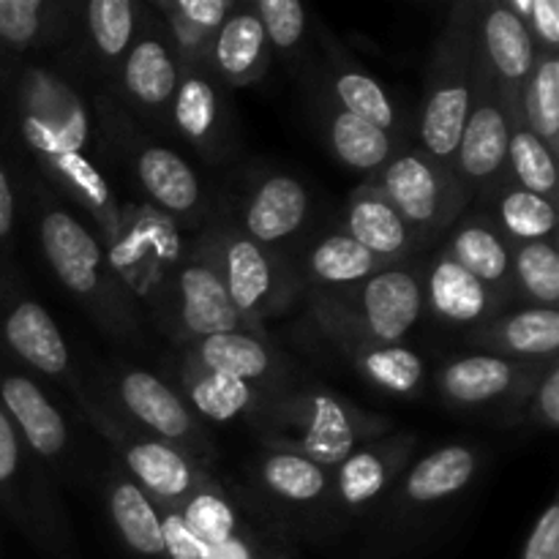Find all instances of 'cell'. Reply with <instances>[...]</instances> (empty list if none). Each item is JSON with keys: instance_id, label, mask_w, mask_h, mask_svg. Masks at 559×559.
<instances>
[{"instance_id": "1", "label": "cell", "mask_w": 559, "mask_h": 559, "mask_svg": "<svg viewBox=\"0 0 559 559\" xmlns=\"http://www.w3.org/2000/svg\"><path fill=\"white\" fill-rule=\"evenodd\" d=\"M254 426L262 448L298 453L328 473L360 445L393 431L391 420L366 413L342 393L298 382L273 396Z\"/></svg>"}, {"instance_id": "2", "label": "cell", "mask_w": 559, "mask_h": 559, "mask_svg": "<svg viewBox=\"0 0 559 559\" xmlns=\"http://www.w3.org/2000/svg\"><path fill=\"white\" fill-rule=\"evenodd\" d=\"M38 246L60 287L109 336L129 338L140 328V309L109 267L102 240L47 194L38 207Z\"/></svg>"}, {"instance_id": "3", "label": "cell", "mask_w": 559, "mask_h": 559, "mask_svg": "<svg viewBox=\"0 0 559 559\" xmlns=\"http://www.w3.org/2000/svg\"><path fill=\"white\" fill-rule=\"evenodd\" d=\"M478 71L480 63L473 33V3H462L456 5L445 33L437 41L418 118L420 147L437 162L451 164V167L464 123H467L469 109H473Z\"/></svg>"}, {"instance_id": "4", "label": "cell", "mask_w": 559, "mask_h": 559, "mask_svg": "<svg viewBox=\"0 0 559 559\" xmlns=\"http://www.w3.org/2000/svg\"><path fill=\"white\" fill-rule=\"evenodd\" d=\"M309 304L322 331L404 344L426 311L424 278L418 267L388 265L347 293H309Z\"/></svg>"}, {"instance_id": "5", "label": "cell", "mask_w": 559, "mask_h": 559, "mask_svg": "<svg viewBox=\"0 0 559 559\" xmlns=\"http://www.w3.org/2000/svg\"><path fill=\"white\" fill-rule=\"evenodd\" d=\"M260 506L257 516L284 540L322 538L338 530L331 506V473L289 451L265 448L251 478Z\"/></svg>"}, {"instance_id": "6", "label": "cell", "mask_w": 559, "mask_h": 559, "mask_svg": "<svg viewBox=\"0 0 559 559\" xmlns=\"http://www.w3.org/2000/svg\"><path fill=\"white\" fill-rule=\"evenodd\" d=\"M484 464V453L469 442H451V445L435 448L424 459L409 464L402 478L396 480L385 500L380 502L382 538L396 535L407 538L413 530H424L435 522L440 513L451 511L453 502L475 484Z\"/></svg>"}, {"instance_id": "7", "label": "cell", "mask_w": 559, "mask_h": 559, "mask_svg": "<svg viewBox=\"0 0 559 559\" xmlns=\"http://www.w3.org/2000/svg\"><path fill=\"white\" fill-rule=\"evenodd\" d=\"M369 183L382 191L424 243L448 233L469 205V194L451 164L437 162L424 147L399 145Z\"/></svg>"}, {"instance_id": "8", "label": "cell", "mask_w": 559, "mask_h": 559, "mask_svg": "<svg viewBox=\"0 0 559 559\" xmlns=\"http://www.w3.org/2000/svg\"><path fill=\"white\" fill-rule=\"evenodd\" d=\"M153 311L162 317L167 325L164 331L173 333L178 344L200 342L218 333L257 331L235 311L207 235L189 246Z\"/></svg>"}, {"instance_id": "9", "label": "cell", "mask_w": 559, "mask_h": 559, "mask_svg": "<svg viewBox=\"0 0 559 559\" xmlns=\"http://www.w3.org/2000/svg\"><path fill=\"white\" fill-rule=\"evenodd\" d=\"M102 246L109 267L136 306H156L189 251L178 224L151 205L120 207L118 224L104 235Z\"/></svg>"}, {"instance_id": "10", "label": "cell", "mask_w": 559, "mask_h": 559, "mask_svg": "<svg viewBox=\"0 0 559 559\" xmlns=\"http://www.w3.org/2000/svg\"><path fill=\"white\" fill-rule=\"evenodd\" d=\"M0 511L49 559H76L69 522L60 511L47 469L36 462L0 404Z\"/></svg>"}, {"instance_id": "11", "label": "cell", "mask_w": 559, "mask_h": 559, "mask_svg": "<svg viewBox=\"0 0 559 559\" xmlns=\"http://www.w3.org/2000/svg\"><path fill=\"white\" fill-rule=\"evenodd\" d=\"M207 238L235 311L257 331H262L265 320L282 314L304 289L298 271L282 251L254 243L235 227L213 229Z\"/></svg>"}, {"instance_id": "12", "label": "cell", "mask_w": 559, "mask_h": 559, "mask_svg": "<svg viewBox=\"0 0 559 559\" xmlns=\"http://www.w3.org/2000/svg\"><path fill=\"white\" fill-rule=\"evenodd\" d=\"M82 409L87 418L93 420L98 431L107 437L109 445L118 451L120 462H123L126 475L156 502L158 508H180L202 489V486L213 484L211 473L191 462L186 453L178 448L167 445V442L151 440V437L140 435V431L129 429L120 424L104 404L93 402L87 393L80 396Z\"/></svg>"}, {"instance_id": "13", "label": "cell", "mask_w": 559, "mask_h": 559, "mask_svg": "<svg viewBox=\"0 0 559 559\" xmlns=\"http://www.w3.org/2000/svg\"><path fill=\"white\" fill-rule=\"evenodd\" d=\"M109 396L115 399V404L126 413L123 418L140 435L178 448L180 453H186L191 462L205 469L216 456L202 420L191 413L183 396L153 371L118 366L109 380Z\"/></svg>"}, {"instance_id": "14", "label": "cell", "mask_w": 559, "mask_h": 559, "mask_svg": "<svg viewBox=\"0 0 559 559\" xmlns=\"http://www.w3.org/2000/svg\"><path fill=\"white\" fill-rule=\"evenodd\" d=\"M544 366L546 364H524V360L491 353L462 355L440 366L437 391L448 407L467 409V413L500 409V415H508L506 424H511L527 393L538 382Z\"/></svg>"}, {"instance_id": "15", "label": "cell", "mask_w": 559, "mask_h": 559, "mask_svg": "<svg viewBox=\"0 0 559 559\" xmlns=\"http://www.w3.org/2000/svg\"><path fill=\"white\" fill-rule=\"evenodd\" d=\"M480 63V60H478ZM508 142H511V112L495 82L478 71L473 109L459 140L453 173L469 194H497L508 183Z\"/></svg>"}, {"instance_id": "16", "label": "cell", "mask_w": 559, "mask_h": 559, "mask_svg": "<svg viewBox=\"0 0 559 559\" xmlns=\"http://www.w3.org/2000/svg\"><path fill=\"white\" fill-rule=\"evenodd\" d=\"M418 437L385 435L349 453L331 473V506L338 527L374 511L413 462Z\"/></svg>"}, {"instance_id": "17", "label": "cell", "mask_w": 559, "mask_h": 559, "mask_svg": "<svg viewBox=\"0 0 559 559\" xmlns=\"http://www.w3.org/2000/svg\"><path fill=\"white\" fill-rule=\"evenodd\" d=\"M118 140L123 153H129L131 173L142 194L147 197V205L173 218L178 227H191L200 222L207 207V197L197 169L178 151L158 145L142 134H129L126 140L118 136Z\"/></svg>"}, {"instance_id": "18", "label": "cell", "mask_w": 559, "mask_h": 559, "mask_svg": "<svg viewBox=\"0 0 559 559\" xmlns=\"http://www.w3.org/2000/svg\"><path fill=\"white\" fill-rule=\"evenodd\" d=\"M473 33L480 69L495 82L508 112L519 115V98L538 60L527 22L508 3H473Z\"/></svg>"}, {"instance_id": "19", "label": "cell", "mask_w": 559, "mask_h": 559, "mask_svg": "<svg viewBox=\"0 0 559 559\" xmlns=\"http://www.w3.org/2000/svg\"><path fill=\"white\" fill-rule=\"evenodd\" d=\"M0 344L33 371L71 388L76 399L85 393L71 369L69 344L58 322L38 300L9 287H0Z\"/></svg>"}, {"instance_id": "20", "label": "cell", "mask_w": 559, "mask_h": 559, "mask_svg": "<svg viewBox=\"0 0 559 559\" xmlns=\"http://www.w3.org/2000/svg\"><path fill=\"white\" fill-rule=\"evenodd\" d=\"M0 404L41 467H66L71 453L69 424L36 380L0 364Z\"/></svg>"}, {"instance_id": "21", "label": "cell", "mask_w": 559, "mask_h": 559, "mask_svg": "<svg viewBox=\"0 0 559 559\" xmlns=\"http://www.w3.org/2000/svg\"><path fill=\"white\" fill-rule=\"evenodd\" d=\"M180 355L191 358L202 369L243 380L273 396L298 382V374L289 369L287 358L262 336V331L218 333L200 342L180 344Z\"/></svg>"}, {"instance_id": "22", "label": "cell", "mask_w": 559, "mask_h": 559, "mask_svg": "<svg viewBox=\"0 0 559 559\" xmlns=\"http://www.w3.org/2000/svg\"><path fill=\"white\" fill-rule=\"evenodd\" d=\"M311 197L304 180L289 173H265L251 180L240 200L238 233L278 251L309 222Z\"/></svg>"}, {"instance_id": "23", "label": "cell", "mask_w": 559, "mask_h": 559, "mask_svg": "<svg viewBox=\"0 0 559 559\" xmlns=\"http://www.w3.org/2000/svg\"><path fill=\"white\" fill-rule=\"evenodd\" d=\"M120 91L145 118L167 115L180 80V60L156 22H142L129 52L120 60Z\"/></svg>"}, {"instance_id": "24", "label": "cell", "mask_w": 559, "mask_h": 559, "mask_svg": "<svg viewBox=\"0 0 559 559\" xmlns=\"http://www.w3.org/2000/svg\"><path fill=\"white\" fill-rule=\"evenodd\" d=\"M169 120L194 151L207 158H222L233 142L229 109L222 85L205 66L180 63V80L175 87Z\"/></svg>"}, {"instance_id": "25", "label": "cell", "mask_w": 559, "mask_h": 559, "mask_svg": "<svg viewBox=\"0 0 559 559\" xmlns=\"http://www.w3.org/2000/svg\"><path fill=\"white\" fill-rule=\"evenodd\" d=\"M424 278V304L437 320L456 328H480L502 314L508 298L486 287L480 278L464 271L448 254H437L431 265L420 273Z\"/></svg>"}, {"instance_id": "26", "label": "cell", "mask_w": 559, "mask_h": 559, "mask_svg": "<svg viewBox=\"0 0 559 559\" xmlns=\"http://www.w3.org/2000/svg\"><path fill=\"white\" fill-rule=\"evenodd\" d=\"M342 224V233H347L355 243L364 246L385 265H404L407 257L426 246L369 180L353 191Z\"/></svg>"}, {"instance_id": "27", "label": "cell", "mask_w": 559, "mask_h": 559, "mask_svg": "<svg viewBox=\"0 0 559 559\" xmlns=\"http://www.w3.org/2000/svg\"><path fill=\"white\" fill-rule=\"evenodd\" d=\"M267 66L271 47L260 16L254 14L251 3H238V9L213 33L205 69L222 87H246L260 82Z\"/></svg>"}, {"instance_id": "28", "label": "cell", "mask_w": 559, "mask_h": 559, "mask_svg": "<svg viewBox=\"0 0 559 559\" xmlns=\"http://www.w3.org/2000/svg\"><path fill=\"white\" fill-rule=\"evenodd\" d=\"M467 342L491 355L524 364H549L559 349V311L546 306H524L506 311L486 325L469 331Z\"/></svg>"}, {"instance_id": "29", "label": "cell", "mask_w": 559, "mask_h": 559, "mask_svg": "<svg viewBox=\"0 0 559 559\" xmlns=\"http://www.w3.org/2000/svg\"><path fill=\"white\" fill-rule=\"evenodd\" d=\"M175 391L183 396L191 413L207 424H229V420L238 418H249L251 424H257L262 409L273 399V393L249 385V382L202 369L186 355H180L178 388Z\"/></svg>"}, {"instance_id": "30", "label": "cell", "mask_w": 559, "mask_h": 559, "mask_svg": "<svg viewBox=\"0 0 559 559\" xmlns=\"http://www.w3.org/2000/svg\"><path fill=\"white\" fill-rule=\"evenodd\" d=\"M333 347L355 366L360 377L377 391L396 399H415L426 385V364L407 344H380L347 333L322 331Z\"/></svg>"}, {"instance_id": "31", "label": "cell", "mask_w": 559, "mask_h": 559, "mask_svg": "<svg viewBox=\"0 0 559 559\" xmlns=\"http://www.w3.org/2000/svg\"><path fill=\"white\" fill-rule=\"evenodd\" d=\"M442 254H448L456 265L480 278L486 287L497 289L508 300L513 298V246L491 222V216L473 213V216L459 218L451 227V238H448Z\"/></svg>"}, {"instance_id": "32", "label": "cell", "mask_w": 559, "mask_h": 559, "mask_svg": "<svg viewBox=\"0 0 559 559\" xmlns=\"http://www.w3.org/2000/svg\"><path fill=\"white\" fill-rule=\"evenodd\" d=\"M328 60H325V85H322V96L342 107L344 112L358 115V118L369 120L371 126L391 134L393 140L402 145V120H399V109L393 98L388 96L385 87L358 69V63L338 52L336 44L328 38Z\"/></svg>"}, {"instance_id": "33", "label": "cell", "mask_w": 559, "mask_h": 559, "mask_svg": "<svg viewBox=\"0 0 559 559\" xmlns=\"http://www.w3.org/2000/svg\"><path fill=\"white\" fill-rule=\"evenodd\" d=\"M382 267H388L385 262L377 260L371 251H366L364 246L355 243L347 233L338 229L309 246L304 262H298L295 271H298L306 293L336 295L358 287Z\"/></svg>"}, {"instance_id": "34", "label": "cell", "mask_w": 559, "mask_h": 559, "mask_svg": "<svg viewBox=\"0 0 559 559\" xmlns=\"http://www.w3.org/2000/svg\"><path fill=\"white\" fill-rule=\"evenodd\" d=\"M104 500H107L115 535L131 555L136 559H167L164 557L162 508L129 475L109 473L104 480Z\"/></svg>"}, {"instance_id": "35", "label": "cell", "mask_w": 559, "mask_h": 559, "mask_svg": "<svg viewBox=\"0 0 559 559\" xmlns=\"http://www.w3.org/2000/svg\"><path fill=\"white\" fill-rule=\"evenodd\" d=\"M317 109H322V134H325L328 147L344 167L369 175L371 180L396 153L399 142L391 134H385V131L371 126L369 120L358 118V115L344 112L342 107L328 102L325 96L320 98Z\"/></svg>"}, {"instance_id": "36", "label": "cell", "mask_w": 559, "mask_h": 559, "mask_svg": "<svg viewBox=\"0 0 559 559\" xmlns=\"http://www.w3.org/2000/svg\"><path fill=\"white\" fill-rule=\"evenodd\" d=\"M175 511L183 516L186 527L205 546L227 544L229 538L262 522L257 513L249 511V502L235 500L233 491L224 489L218 480L202 486L186 506L175 508Z\"/></svg>"}, {"instance_id": "37", "label": "cell", "mask_w": 559, "mask_h": 559, "mask_svg": "<svg viewBox=\"0 0 559 559\" xmlns=\"http://www.w3.org/2000/svg\"><path fill=\"white\" fill-rule=\"evenodd\" d=\"M41 167L58 180V189L74 197L98 224L104 235L118 224L120 202L115 200L107 178L96 169V164L85 153H58V156L41 158Z\"/></svg>"}, {"instance_id": "38", "label": "cell", "mask_w": 559, "mask_h": 559, "mask_svg": "<svg viewBox=\"0 0 559 559\" xmlns=\"http://www.w3.org/2000/svg\"><path fill=\"white\" fill-rule=\"evenodd\" d=\"M142 14L145 5L134 0H91L82 9V27L91 52L107 66L120 63L140 33Z\"/></svg>"}, {"instance_id": "39", "label": "cell", "mask_w": 559, "mask_h": 559, "mask_svg": "<svg viewBox=\"0 0 559 559\" xmlns=\"http://www.w3.org/2000/svg\"><path fill=\"white\" fill-rule=\"evenodd\" d=\"M497 211L491 222L500 227V233L511 240V246L535 243V240H555L557 227V205L544 197L524 191L522 186L511 183L500 186L497 191Z\"/></svg>"}, {"instance_id": "40", "label": "cell", "mask_w": 559, "mask_h": 559, "mask_svg": "<svg viewBox=\"0 0 559 559\" xmlns=\"http://www.w3.org/2000/svg\"><path fill=\"white\" fill-rule=\"evenodd\" d=\"M522 123L549 147L559 153V55L538 52L535 69L519 98Z\"/></svg>"}, {"instance_id": "41", "label": "cell", "mask_w": 559, "mask_h": 559, "mask_svg": "<svg viewBox=\"0 0 559 559\" xmlns=\"http://www.w3.org/2000/svg\"><path fill=\"white\" fill-rule=\"evenodd\" d=\"M557 178L559 173L555 153L522 123V115H511L508 180L557 205Z\"/></svg>"}, {"instance_id": "42", "label": "cell", "mask_w": 559, "mask_h": 559, "mask_svg": "<svg viewBox=\"0 0 559 559\" xmlns=\"http://www.w3.org/2000/svg\"><path fill=\"white\" fill-rule=\"evenodd\" d=\"M513 295H522L530 306L557 309L559 304V254L555 240L513 246L511 262Z\"/></svg>"}, {"instance_id": "43", "label": "cell", "mask_w": 559, "mask_h": 559, "mask_svg": "<svg viewBox=\"0 0 559 559\" xmlns=\"http://www.w3.org/2000/svg\"><path fill=\"white\" fill-rule=\"evenodd\" d=\"M52 14L58 5L47 0H0V52L22 55L38 47L55 31Z\"/></svg>"}, {"instance_id": "44", "label": "cell", "mask_w": 559, "mask_h": 559, "mask_svg": "<svg viewBox=\"0 0 559 559\" xmlns=\"http://www.w3.org/2000/svg\"><path fill=\"white\" fill-rule=\"evenodd\" d=\"M254 14L260 16L267 47L284 58H293L304 49L309 33V11L298 0H254Z\"/></svg>"}, {"instance_id": "45", "label": "cell", "mask_w": 559, "mask_h": 559, "mask_svg": "<svg viewBox=\"0 0 559 559\" xmlns=\"http://www.w3.org/2000/svg\"><path fill=\"white\" fill-rule=\"evenodd\" d=\"M511 424L538 426V429L555 431L559 426V364L549 360L540 371L538 382L527 393L519 413L513 415Z\"/></svg>"}, {"instance_id": "46", "label": "cell", "mask_w": 559, "mask_h": 559, "mask_svg": "<svg viewBox=\"0 0 559 559\" xmlns=\"http://www.w3.org/2000/svg\"><path fill=\"white\" fill-rule=\"evenodd\" d=\"M167 3L186 25L205 36H213L224 25V20L238 9L235 0H167Z\"/></svg>"}, {"instance_id": "47", "label": "cell", "mask_w": 559, "mask_h": 559, "mask_svg": "<svg viewBox=\"0 0 559 559\" xmlns=\"http://www.w3.org/2000/svg\"><path fill=\"white\" fill-rule=\"evenodd\" d=\"M519 559H559V502L551 500L544 508L535 527L530 530V538L524 544Z\"/></svg>"}, {"instance_id": "48", "label": "cell", "mask_w": 559, "mask_h": 559, "mask_svg": "<svg viewBox=\"0 0 559 559\" xmlns=\"http://www.w3.org/2000/svg\"><path fill=\"white\" fill-rule=\"evenodd\" d=\"M527 31L533 36L535 49L544 55L559 52V3L557 0H533L530 9Z\"/></svg>"}, {"instance_id": "49", "label": "cell", "mask_w": 559, "mask_h": 559, "mask_svg": "<svg viewBox=\"0 0 559 559\" xmlns=\"http://www.w3.org/2000/svg\"><path fill=\"white\" fill-rule=\"evenodd\" d=\"M16 222V197L14 186H11L9 169L0 162V246L9 243L11 233H14Z\"/></svg>"}]
</instances>
